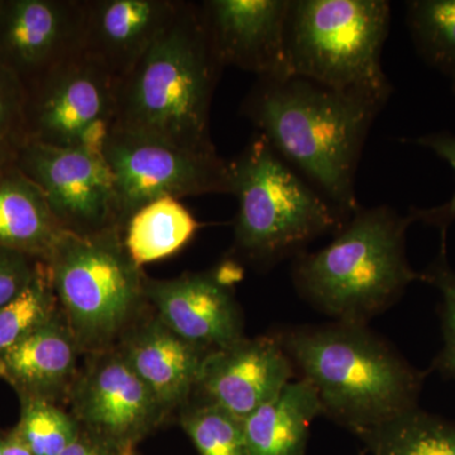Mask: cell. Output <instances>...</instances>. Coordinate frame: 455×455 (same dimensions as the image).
Wrapping results in <instances>:
<instances>
[{
	"instance_id": "obj_5",
	"label": "cell",
	"mask_w": 455,
	"mask_h": 455,
	"mask_svg": "<svg viewBox=\"0 0 455 455\" xmlns=\"http://www.w3.org/2000/svg\"><path fill=\"white\" fill-rule=\"evenodd\" d=\"M229 176L238 202L235 252L256 267L295 259L349 220L299 178L259 132L229 164Z\"/></svg>"
},
{
	"instance_id": "obj_26",
	"label": "cell",
	"mask_w": 455,
	"mask_h": 455,
	"mask_svg": "<svg viewBox=\"0 0 455 455\" xmlns=\"http://www.w3.org/2000/svg\"><path fill=\"white\" fill-rule=\"evenodd\" d=\"M16 429L33 455H60L79 435L70 412L55 403L23 398Z\"/></svg>"
},
{
	"instance_id": "obj_6",
	"label": "cell",
	"mask_w": 455,
	"mask_h": 455,
	"mask_svg": "<svg viewBox=\"0 0 455 455\" xmlns=\"http://www.w3.org/2000/svg\"><path fill=\"white\" fill-rule=\"evenodd\" d=\"M390 22L386 0H291L287 55L292 76L386 106L394 92L381 61Z\"/></svg>"
},
{
	"instance_id": "obj_10",
	"label": "cell",
	"mask_w": 455,
	"mask_h": 455,
	"mask_svg": "<svg viewBox=\"0 0 455 455\" xmlns=\"http://www.w3.org/2000/svg\"><path fill=\"white\" fill-rule=\"evenodd\" d=\"M16 166L40 188L68 232L123 230L113 176L101 152L26 140L18 147Z\"/></svg>"
},
{
	"instance_id": "obj_13",
	"label": "cell",
	"mask_w": 455,
	"mask_h": 455,
	"mask_svg": "<svg viewBox=\"0 0 455 455\" xmlns=\"http://www.w3.org/2000/svg\"><path fill=\"white\" fill-rule=\"evenodd\" d=\"M84 0H0V65L26 92L82 53Z\"/></svg>"
},
{
	"instance_id": "obj_17",
	"label": "cell",
	"mask_w": 455,
	"mask_h": 455,
	"mask_svg": "<svg viewBox=\"0 0 455 455\" xmlns=\"http://www.w3.org/2000/svg\"><path fill=\"white\" fill-rule=\"evenodd\" d=\"M116 347L166 416L190 401L208 355L173 333L156 315L137 320Z\"/></svg>"
},
{
	"instance_id": "obj_12",
	"label": "cell",
	"mask_w": 455,
	"mask_h": 455,
	"mask_svg": "<svg viewBox=\"0 0 455 455\" xmlns=\"http://www.w3.org/2000/svg\"><path fill=\"white\" fill-rule=\"evenodd\" d=\"M242 276V266L226 260L211 271L172 280L146 277L147 302L173 333L205 353L214 352L244 338L243 317L233 291Z\"/></svg>"
},
{
	"instance_id": "obj_19",
	"label": "cell",
	"mask_w": 455,
	"mask_h": 455,
	"mask_svg": "<svg viewBox=\"0 0 455 455\" xmlns=\"http://www.w3.org/2000/svg\"><path fill=\"white\" fill-rule=\"evenodd\" d=\"M66 230L16 164L0 171V247L46 260Z\"/></svg>"
},
{
	"instance_id": "obj_25",
	"label": "cell",
	"mask_w": 455,
	"mask_h": 455,
	"mask_svg": "<svg viewBox=\"0 0 455 455\" xmlns=\"http://www.w3.org/2000/svg\"><path fill=\"white\" fill-rule=\"evenodd\" d=\"M60 313L49 266L41 260L25 291L0 309V355Z\"/></svg>"
},
{
	"instance_id": "obj_1",
	"label": "cell",
	"mask_w": 455,
	"mask_h": 455,
	"mask_svg": "<svg viewBox=\"0 0 455 455\" xmlns=\"http://www.w3.org/2000/svg\"><path fill=\"white\" fill-rule=\"evenodd\" d=\"M383 108L372 99L291 76L257 79L242 114L350 218L361 208L355 196L359 158Z\"/></svg>"
},
{
	"instance_id": "obj_36",
	"label": "cell",
	"mask_w": 455,
	"mask_h": 455,
	"mask_svg": "<svg viewBox=\"0 0 455 455\" xmlns=\"http://www.w3.org/2000/svg\"><path fill=\"white\" fill-rule=\"evenodd\" d=\"M453 90H454V94H455V82L453 83Z\"/></svg>"
},
{
	"instance_id": "obj_31",
	"label": "cell",
	"mask_w": 455,
	"mask_h": 455,
	"mask_svg": "<svg viewBox=\"0 0 455 455\" xmlns=\"http://www.w3.org/2000/svg\"><path fill=\"white\" fill-rule=\"evenodd\" d=\"M124 451L80 429L79 435L60 455H121Z\"/></svg>"
},
{
	"instance_id": "obj_23",
	"label": "cell",
	"mask_w": 455,
	"mask_h": 455,
	"mask_svg": "<svg viewBox=\"0 0 455 455\" xmlns=\"http://www.w3.org/2000/svg\"><path fill=\"white\" fill-rule=\"evenodd\" d=\"M406 23L425 64L455 82V0H410Z\"/></svg>"
},
{
	"instance_id": "obj_28",
	"label": "cell",
	"mask_w": 455,
	"mask_h": 455,
	"mask_svg": "<svg viewBox=\"0 0 455 455\" xmlns=\"http://www.w3.org/2000/svg\"><path fill=\"white\" fill-rule=\"evenodd\" d=\"M401 142L421 148L429 149L440 160L445 161L455 173V133L449 131L434 132L423 136L403 139ZM409 217L414 223H423L425 226L436 228L440 232V242H447L449 228L455 221V191L451 199L442 205L433 208L409 209Z\"/></svg>"
},
{
	"instance_id": "obj_32",
	"label": "cell",
	"mask_w": 455,
	"mask_h": 455,
	"mask_svg": "<svg viewBox=\"0 0 455 455\" xmlns=\"http://www.w3.org/2000/svg\"><path fill=\"white\" fill-rule=\"evenodd\" d=\"M2 455H33L22 436L20 435L16 427H13L7 435H4V447H3Z\"/></svg>"
},
{
	"instance_id": "obj_7",
	"label": "cell",
	"mask_w": 455,
	"mask_h": 455,
	"mask_svg": "<svg viewBox=\"0 0 455 455\" xmlns=\"http://www.w3.org/2000/svg\"><path fill=\"white\" fill-rule=\"evenodd\" d=\"M44 262L80 352L116 347L148 304L145 274L125 250L119 228L89 235L66 232Z\"/></svg>"
},
{
	"instance_id": "obj_4",
	"label": "cell",
	"mask_w": 455,
	"mask_h": 455,
	"mask_svg": "<svg viewBox=\"0 0 455 455\" xmlns=\"http://www.w3.org/2000/svg\"><path fill=\"white\" fill-rule=\"evenodd\" d=\"M411 224L409 214L391 206L359 208L331 243L295 257L296 291L334 322L368 324L396 304L410 284L421 281L407 259Z\"/></svg>"
},
{
	"instance_id": "obj_18",
	"label": "cell",
	"mask_w": 455,
	"mask_h": 455,
	"mask_svg": "<svg viewBox=\"0 0 455 455\" xmlns=\"http://www.w3.org/2000/svg\"><path fill=\"white\" fill-rule=\"evenodd\" d=\"M79 353L76 340L60 313L0 355V379L16 391L20 400L33 398L57 403L68 398L76 379Z\"/></svg>"
},
{
	"instance_id": "obj_22",
	"label": "cell",
	"mask_w": 455,
	"mask_h": 455,
	"mask_svg": "<svg viewBox=\"0 0 455 455\" xmlns=\"http://www.w3.org/2000/svg\"><path fill=\"white\" fill-rule=\"evenodd\" d=\"M358 438L370 455H455V423L419 407Z\"/></svg>"
},
{
	"instance_id": "obj_8",
	"label": "cell",
	"mask_w": 455,
	"mask_h": 455,
	"mask_svg": "<svg viewBox=\"0 0 455 455\" xmlns=\"http://www.w3.org/2000/svg\"><path fill=\"white\" fill-rule=\"evenodd\" d=\"M101 155L113 176L123 229L134 212L161 197L230 194L229 164L218 154H199L148 134L113 128Z\"/></svg>"
},
{
	"instance_id": "obj_24",
	"label": "cell",
	"mask_w": 455,
	"mask_h": 455,
	"mask_svg": "<svg viewBox=\"0 0 455 455\" xmlns=\"http://www.w3.org/2000/svg\"><path fill=\"white\" fill-rule=\"evenodd\" d=\"M180 425L199 455H248L243 420L205 398L180 409Z\"/></svg>"
},
{
	"instance_id": "obj_15",
	"label": "cell",
	"mask_w": 455,
	"mask_h": 455,
	"mask_svg": "<svg viewBox=\"0 0 455 455\" xmlns=\"http://www.w3.org/2000/svg\"><path fill=\"white\" fill-rule=\"evenodd\" d=\"M295 374L276 333L253 339L244 337L206 355L196 391L243 420L276 397Z\"/></svg>"
},
{
	"instance_id": "obj_16",
	"label": "cell",
	"mask_w": 455,
	"mask_h": 455,
	"mask_svg": "<svg viewBox=\"0 0 455 455\" xmlns=\"http://www.w3.org/2000/svg\"><path fill=\"white\" fill-rule=\"evenodd\" d=\"M179 5L175 0H84L82 55L121 82L172 22Z\"/></svg>"
},
{
	"instance_id": "obj_21",
	"label": "cell",
	"mask_w": 455,
	"mask_h": 455,
	"mask_svg": "<svg viewBox=\"0 0 455 455\" xmlns=\"http://www.w3.org/2000/svg\"><path fill=\"white\" fill-rule=\"evenodd\" d=\"M199 221L179 199L161 197L134 212L123 229V242L139 267L172 256L199 230Z\"/></svg>"
},
{
	"instance_id": "obj_30",
	"label": "cell",
	"mask_w": 455,
	"mask_h": 455,
	"mask_svg": "<svg viewBox=\"0 0 455 455\" xmlns=\"http://www.w3.org/2000/svg\"><path fill=\"white\" fill-rule=\"evenodd\" d=\"M40 262L28 254L0 247V309L25 291Z\"/></svg>"
},
{
	"instance_id": "obj_35",
	"label": "cell",
	"mask_w": 455,
	"mask_h": 455,
	"mask_svg": "<svg viewBox=\"0 0 455 455\" xmlns=\"http://www.w3.org/2000/svg\"><path fill=\"white\" fill-rule=\"evenodd\" d=\"M121 455H137L136 451H124V453H122Z\"/></svg>"
},
{
	"instance_id": "obj_27",
	"label": "cell",
	"mask_w": 455,
	"mask_h": 455,
	"mask_svg": "<svg viewBox=\"0 0 455 455\" xmlns=\"http://www.w3.org/2000/svg\"><path fill=\"white\" fill-rule=\"evenodd\" d=\"M421 281L435 287L442 302L443 348L433 362V370L445 379H455V271L448 260L447 242H440L436 259L421 272Z\"/></svg>"
},
{
	"instance_id": "obj_20",
	"label": "cell",
	"mask_w": 455,
	"mask_h": 455,
	"mask_svg": "<svg viewBox=\"0 0 455 455\" xmlns=\"http://www.w3.org/2000/svg\"><path fill=\"white\" fill-rule=\"evenodd\" d=\"M319 415L323 410L314 386L293 379L243 419L248 455H307L310 427Z\"/></svg>"
},
{
	"instance_id": "obj_14",
	"label": "cell",
	"mask_w": 455,
	"mask_h": 455,
	"mask_svg": "<svg viewBox=\"0 0 455 455\" xmlns=\"http://www.w3.org/2000/svg\"><path fill=\"white\" fill-rule=\"evenodd\" d=\"M291 0H206L204 26L223 68L235 66L257 79L291 77L287 20Z\"/></svg>"
},
{
	"instance_id": "obj_9",
	"label": "cell",
	"mask_w": 455,
	"mask_h": 455,
	"mask_svg": "<svg viewBox=\"0 0 455 455\" xmlns=\"http://www.w3.org/2000/svg\"><path fill=\"white\" fill-rule=\"evenodd\" d=\"M116 90L112 75L75 56L27 90L26 140L101 152L116 122Z\"/></svg>"
},
{
	"instance_id": "obj_2",
	"label": "cell",
	"mask_w": 455,
	"mask_h": 455,
	"mask_svg": "<svg viewBox=\"0 0 455 455\" xmlns=\"http://www.w3.org/2000/svg\"><path fill=\"white\" fill-rule=\"evenodd\" d=\"M276 334L300 379L315 388L323 415L355 435L419 407L427 373L367 324L291 326Z\"/></svg>"
},
{
	"instance_id": "obj_29",
	"label": "cell",
	"mask_w": 455,
	"mask_h": 455,
	"mask_svg": "<svg viewBox=\"0 0 455 455\" xmlns=\"http://www.w3.org/2000/svg\"><path fill=\"white\" fill-rule=\"evenodd\" d=\"M25 86L0 65V140L17 148L26 142Z\"/></svg>"
},
{
	"instance_id": "obj_3",
	"label": "cell",
	"mask_w": 455,
	"mask_h": 455,
	"mask_svg": "<svg viewBox=\"0 0 455 455\" xmlns=\"http://www.w3.org/2000/svg\"><path fill=\"white\" fill-rule=\"evenodd\" d=\"M223 68L199 4L180 2L172 22L118 82L113 128L148 134L188 151L217 155L211 108Z\"/></svg>"
},
{
	"instance_id": "obj_11",
	"label": "cell",
	"mask_w": 455,
	"mask_h": 455,
	"mask_svg": "<svg viewBox=\"0 0 455 455\" xmlns=\"http://www.w3.org/2000/svg\"><path fill=\"white\" fill-rule=\"evenodd\" d=\"M68 398L80 429L122 451H134L167 418L116 347L90 353Z\"/></svg>"
},
{
	"instance_id": "obj_33",
	"label": "cell",
	"mask_w": 455,
	"mask_h": 455,
	"mask_svg": "<svg viewBox=\"0 0 455 455\" xmlns=\"http://www.w3.org/2000/svg\"><path fill=\"white\" fill-rule=\"evenodd\" d=\"M17 147L0 140V171L16 164Z\"/></svg>"
},
{
	"instance_id": "obj_34",
	"label": "cell",
	"mask_w": 455,
	"mask_h": 455,
	"mask_svg": "<svg viewBox=\"0 0 455 455\" xmlns=\"http://www.w3.org/2000/svg\"><path fill=\"white\" fill-rule=\"evenodd\" d=\"M3 447H4V436L0 435V455L3 454Z\"/></svg>"
}]
</instances>
